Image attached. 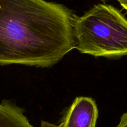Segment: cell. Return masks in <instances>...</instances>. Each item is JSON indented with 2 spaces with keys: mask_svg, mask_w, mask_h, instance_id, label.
<instances>
[{
  "mask_svg": "<svg viewBox=\"0 0 127 127\" xmlns=\"http://www.w3.org/2000/svg\"><path fill=\"white\" fill-rule=\"evenodd\" d=\"M74 18L45 0H0V64H56L75 48Z\"/></svg>",
  "mask_w": 127,
  "mask_h": 127,
  "instance_id": "6da1fadb",
  "label": "cell"
},
{
  "mask_svg": "<svg viewBox=\"0 0 127 127\" xmlns=\"http://www.w3.org/2000/svg\"><path fill=\"white\" fill-rule=\"evenodd\" d=\"M75 48L94 57L127 55V19L111 5L97 4L83 16H75Z\"/></svg>",
  "mask_w": 127,
  "mask_h": 127,
  "instance_id": "7a4b0ae2",
  "label": "cell"
},
{
  "mask_svg": "<svg viewBox=\"0 0 127 127\" xmlns=\"http://www.w3.org/2000/svg\"><path fill=\"white\" fill-rule=\"evenodd\" d=\"M98 109L91 97H76L64 115L60 127H95Z\"/></svg>",
  "mask_w": 127,
  "mask_h": 127,
  "instance_id": "3957f363",
  "label": "cell"
},
{
  "mask_svg": "<svg viewBox=\"0 0 127 127\" xmlns=\"http://www.w3.org/2000/svg\"><path fill=\"white\" fill-rule=\"evenodd\" d=\"M0 127H33L24 115V110L11 101L0 104Z\"/></svg>",
  "mask_w": 127,
  "mask_h": 127,
  "instance_id": "277c9868",
  "label": "cell"
},
{
  "mask_svg": "<svg viewBox=\"0 0 127 127\" xmlns=\"http://www.w3.org/2000/svg\"><path fill=\"white\" fill-rule=\"evenodd\" d=\"M116 127H127V112L122 115L120 118V121Z\"/></svg>",
  "mask_w": 127,
  "mask_h": 127,
  "instance_id": "5b68a950",
  "label": "cell"
},
{
  "mask_svg": "<svg viewBox=\"0 0 127 127\" xmlns=\"http://www.w3.org/2000/svg\"><path fill=\"white\" fill-rule=\"evenodd\" d=\"M60 127L59 125L57 126V125H53V124H50V123L47 122L42 121V124H41V127Z\"/></svg>",
  "mask_w": 127,
  "mask_h": 127,
  "instance_id": "8992f818",
  "label": "cell"
},
{
  "mask_svg": "<svg viewBox=\"0 0 127 127\" xmlns=\"http://www.w3.org/2000/svg\"><path fill=\"white\" fill-rule=\"evenodd\" d=\"M117 1L122 6L123 8L127 11V0H118Z\"/></svg>",
  "mask_w": 127,
  "mask_h": 127,
  "instance_id": "52a82bcc",
  "label": "cell"
},
{
  "mask_svg": "<svg viewBox=\"0 0 127 127\" xmlns=\"http://www.w3.org/2000/svg\"><path fill=\"white\" fill-rule=\"evenodd\" d=\"M102 1H107V0H102ZM115 1H118V0H115Z\"/></svg>",
  "mask_w": 127,
  "mask_h": 127,
  "instance_id": "ba28073f",
  "label": "cell"
}]
</instances>
